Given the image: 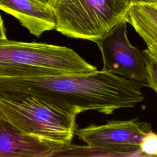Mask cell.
I'll use <instances>...</instances> for the list:
<instances>
[{"label": "cell", "instance_id": "16", "mask_svg": "<svg viewBox=\"0 0 157 157\" xmlns=\"http://www.w3.org/2000/svg\"><path fill=\"white\" fill-rule=\"evenodd\" d=\"M155 4H157V0H153Z\"/></svg>", "mask_w": 157, "mask_h": 157}, {"label": "cell", "instance_id": "14", "mask_svg": "<svg viewBox=\"0 0 157 157\" xmlns=\"http://www.w3.org/2000/svg\"><path fill=\"white\" fill-rule=\"evenodd\" d=\"M6 29L5 27L3 25V21L2 19L1 18V37L0 39H6Z\"/></svg>", "mask_w": 157, "mask_h": 157}, {"label": "cell", "instance_id": "13", "mask_svg": "<svg viewBox=\"0 0 157 157\" xmlns=\"http://www.w3.org/2000/svg\"><path fill=\"white\" fill-rule=\"evenodd\" d=\"M36 3L46 7H52L55 0H32Z\"/></svg>", "mask_w": 157, "mask_h": 157}, {"label": "cell", "instance_id": "12", "mask_svg": "<svg viewBox=\"0 0 157 157\" xmlns=\"http://www.w3.org/2000/svg\"><path fill=\"white\" fill-rule=\"evenodd\" d=\"M144 52L157 62V51L156 50H155L153 48L147 47L146 49L144 50Z\"/></svg>", "mask_w": 157, "mask_h": 157}, {"label": "cell", "instance_id": "7", "mask_svg": "<svg viewBox=\"0 0 157 157\" xmlns=\"http://www.w3.org/2000/svg\"><path fill=\"white\" fill-rule=\"evenodd\" d=\"M1 157L57 156L67 149L65 145L23 133L0 119Z\"/></svg>", "mask_w": 157, "mask_h": 157}, {"label": "cell", "instance_id": "10", "mask_svg": "<svg viewBox=\"0 0 157 157\" xmlns=\"http://www.w3.org/2000/svg\"><path fill=\"white\" fill-rule=\"evenodd\" d=\"M144 156H157V134L150 130L143 137L140 145Z\"/></svg>", "mask_w": 157, "mask_h": 157}, {"label": "cell", "instance_id": "8", "mask_svg": "<svg viewBox=\"0 0 157 157\" xmlns=\"http://www.w3.org/2000/svg\"><path fill=\"white\" fill-rule=\"evenodd\" d=\"M0 9L15 17L37 37L56 29V18L52 7L39 5L32 0H0Z\"/></svg>", "mask_w": 157, "mask_h": 157}, {"label": "cell", "instance_id": "5", "mask_svg": "<svg viewBox=\"0 0 157 157\" xmlns=\"http://www.w3.org/2000/svg\"><path fill=\"white\" fill-rule=\"evenodd\" d=\"M151 124L138 118L111 120L101 125L76 128L75 135L87 144L86 151L102 156H143L140 145Z\"/></svg>", "mask_w": 157, "mask_h": 157}, {"label": "cell", "instance_id": "3", "mask_svg": "<svg viewBox=\"0 0 157 157\" xmlns=\"http://www.w3.org/2000/svg\"><path fill=\"white\" fill-rule=\"evenodd\" d=\"M76 115L33 96L0 94V119L17 130L71 147Z\"/></svg>", "mask_w": 157, "mask_h": 157}, {"label": "cell", "instance_id": "2", "mask_svg": "<svg viewBox=\"0 0 157 157\" xmlns=\"http://www.w3.org/2000/svg\"><path fill=\"white\" fill-rule=\"evenodd\" d=\"M97 68L65 46L0 39V77L89 72Z\"/></svg>", "mask_w": 157, "mask_h": 157}, {"label": "cell", "instance_id": "4", "mask_svg": "<svg viewBox=\"0 0 157 157\" xmlns=\"http://www.w3.org/2000/svg\"><path fill=\"white\" fill-rule=\"evenodd\" d=\"M128 0H55L56 30L69 37L96 42L124 19Z\"/></svg>", "mask_w": 157, "mask_h": 157}, {"label": "cell", "instance_id": "6", "mask_svg": "<svg viewBox=\"0 0 157 157\" xmlns=\"http://www.w3.org/2000/svg\"><path fill=\"white\" fill-rule=\"evenodd\" d=\"M126 24L123 19L96 42L102 55V70L147 86L145 54L130 43Z\"/></svg>", "mask_w": 157, "mask_h": 157}, {"label": "cell", "instance_id": "9", "mask_svg": "<svg viewBox=\"0 0 157 157\" xmlns=\"http://www.w3.org/2000/svg\"><path fill=\"white\" fill-rule=\"evenodd\" d=\"M124 20L134 28L147 47L157 51V4H132Z\"/></svg>", "mask_w": 157, "mask_h": 157}, {"label": "cell", "instance_id": "1", "mask_svg": "<svg viewBox=\"0 0 157 157\" xmlns=\"http://www.w3.org/2000/svg\"><path fill=\"white\" fill-rule=\"evenodd\" d=\"M139 82L102 70L29 77H0V94L33 96L77 115L96 110L105 115L131 108L145 99Z\"/></svg>", "mask_w": 157, "mask_h": 157}, {"label": "cell", "instance_id": "15", "mask_svg": "<svg viewBox=\"0 0 157 157\" xmlns=\"http://www.w3.org/2000/svg\"><path fill=\"white\" fill-rule=\"evenodd\" d=\"M131 4H137V3H143V2H147V3H155L153 0H128Z\"/></svg>", "mask_w": 157, "mask_h": 157}, {"label": "cell", "instance_id": "11", "mask_svg": "<svg viewBox=\"0 0 157 157\" xmlns=\"http://www.w3.org/2000/svg\"><path fill=\"white\" fill-rule=\"evenodd\" d=\"M145 54L148 72L147 87H150L157 93V62L147 53Z\"/></svg>", "mask_w": 157, "mask_h": 157}]
</instances>
